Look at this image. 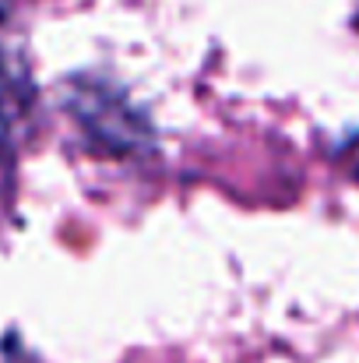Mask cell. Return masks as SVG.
I'll return each instance as SVG.
<instances>
[{"mask_svg":"<svg viewBox=\"0 0 359 363\" xmlns=\"http://www.w3.org/2000/svg\"><path fill=\"white\" fill-rule=\"evenodd\" d=\"M67 110L74 113L78 127L89 134V141L110 155L141 152L155 134L152 123L144 121V113H137L113 85H92L89 78L78 82Z\"/></svg>","mask_w":359,"mask_h":363,"instance_id":"6da1fadb","label":"cell"},{"mask_svg":"<svg viewBox=\"0 0 359 363\" xmlns=\"http://www.w3.org/2000/svg\"><path fill=\"white\" fill-rule=\"evenodd\" d=\"M32 78L18 57H11L0 46V123H14L32 110Z\"/></svg>","mask_w":359,"mask_h":363,"instance_id":"7a4b0ae2","label":"cell"}]
</instances>
